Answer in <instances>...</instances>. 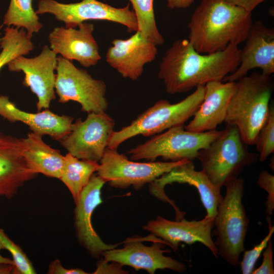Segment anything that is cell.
Here are the masks:
<instances>
[{"label": "cell", "mask_w": 274, "mask_h": 274, "mask_svg": "<svg viewBox=\"0 0 274 274\" xmlns=\"http://www.w3.org/2000/svg\"><path fill=\"white\" fill-rule=\"evenodd\" d=\"M4 249V247L0 242V252L2 250ZM0 263L10 264L13 266L14 262L12 259L3 256L0 253Z\"/></svg>", "instance_id": "38"}, {"label": "cell", "mask_w": 274, "mask_h": 274, "mask_svg": "<svg viewBox=\"0 0 274 274\" xmlns=\"http://www.w3.org/2000/svg\"><path fill=\"white\" fill-rule=\"evenodd\" d=\"M57 60L55 89L58 101H76L87 113L106 112L109 103L105 82L93 78L86 70L77 67L60 55Z\"/></svg>", "instance_id": "9"}, {"label": "cell", "mask_w": 274, "mask_h": 274, "mask_svg": "<svg viewBox=\"0 0 274 274\" xmlns=\"http://www.w3.org/2000/svg\"><path fill=\"white\" fill-rule=\"evenodd\" d=\"M245 41L238 66L223 82H235L254 68L268 76L274 73V29L261 21L253 22Z\"/></svg>", "instance_id": "19"}, {"label": "cell", "mask_w": 274, "mask_h": 274, "mask_svg": "<svg viewBox=\"0 0 274 274\" xmlns=\"http://www.w3.org/2000/svg\"><path fill=\"white\" fill-rule=\"evenodd\" d=\"M269 166L270 167V168L273 170H274V168H273V156H272V158H271V160H270V164H269Z\"/></svg>", "instance_id": "39"}, {"label": "cell", "mask_w": 274, "mask_h": 274, "mask_svg": "<svg viewBox=\"0 0 274 274\" xmlns=\"http://www.w3.org/2000/svg\"><path fill=\"white\" fill-rule=\"evenodd\" d=\"M236 126L226 124L220 135L200 150L196 159L211 182L221 188L256 162L258 154L249 151Z\"/></svg>", "instance_id": "6"}, {"label": "cell", "mask_w": 274, "mask_h": 274, "mask_svg": "<svg viewBox=\"0 0 274 274\" xmlns=\"http://www.w3.org/2000/svg\"><path fill=\"white\" fill-rule=\"evenodd\" d=\"M226 2L241 8L248 12L252 11L259 4L267 0H224Z\"/></svg>", "instance_id": "35"}, {"label": "cell", "mask_w": 274, "mask_h": 274, "mask_svg": "<svg viewBox=\"0 0 274 274\" xmlns=\"http://www.w3.org/2000/svg\"><path fill=\"white\" fill-rule=\"evenodd\" d=\"M266 219L268 224L269 229L267 234L252 249L244 251L243 259L239 262L241 269L243 274H252L255 269V266L257 260L266 246L268 241L270 238H271L274 232V226L272 225L269 216L267 215Z\"/></svg>", "instance_id": "30"}, {"label": "cell", "mask_w": 274, "mask_h": 274, "mask_svg": "<svg viewBox=\"0 0 274 274\" xmlns=\"http://www.w3.org/2000/svg\"><path fill=\"white\" fill-rule=\"evenodd\" d=\"M235 82L224 122L237 127L248 146L255 145L269 114L273 80L270 76L255 72Z\"/></svg>", "instance_id": "3"}, {"label": "cell", "mask_w": 274, "mask_h": 274, "mask_svg": "<svg viewBox=\"0 0 274 274\" xmlns=\"http://www.w3.org/2000/svg\"><path fill=\"white\" fill-rule=\"evenodd\" d=\"M252 23L251 13L224 0H202L188 24V41L200 53L221 51L244 42Z\"/></svg>", "instance_id": "2"}, {"label": "cell", "mask_w": 274, "mask_h": 274, "mask_svg": "<svg viewBox=\"0 0 274 274\" xmlns=\"http://www.w3.org/2000/svg\"><path fill=\"white\" fill-rule=\"evenodd\" d=\"M0 115L11 122L19 121L28 125L32 132L38 135H49L60 141L71 130L74 118L58 115L48 109L31 113L17 108L7 96H0Z\"/></svg>", "instance_id": "22"}, {"label": "cell", "mask_w": 274, "mask_h": 274, "mask_svg": "<svg viewBox=\"0 0 274 274\" xmlns=\"http://www.w3.org/2000/svg\"><path fill=\"white\" fill-rule=\"evenodd\" d=\"M37 14L53 15L64 23L65 27H77L88 20H106L126 27L129 32L138 30V23L133 11L129 5L116 8L97 0H82L75 3L64 4L55 0H40Z\"/></svg>", "instance_id": "10"}, {"label": "cell", "mask_w": 274, "mask_h": 274, "mask_svg": "<svg viewBox=\"0 0 274 274\" xmlns=\"http://www.w3.org/2000/svg\"><path fill=\"white\" fill-rule=\"evenodd\" d=\"M94 29V25L87 22L77 27H55L48 36L49 47L56 55L85 67L94 66L101 58Z\"/></svg>", "instance_id": "17"}, {"label": "cell", "mask_w": 274, "mask_h": 274, "mask_svg": "<svg viewBox=\"0 0 274 274\" xmlns=\"http://www.w3.org/2000/svg\"><path fill=\"white\" fill-rule=\"evenodd\" d=\"M136 16L138 30L157 46L162 45L164 40L156 23L153 8L154 0H129Z\"/></svg>", "instance_id": "27"}, {"label": "cell", "mask_w": 274, "mask_h": 274, "mask_svg": "<svg viewBox=\"0 0 274 274\" xmlns=\"http://www.w3.org/2000/svg\"><path fill=\"white\" fill-rule=\"evenodd\" d=\"M188 160L136 162L129 160L117 149L107 148L99 162L96 172L112 187L124 189L131 186L139 191L146 184Z\"/></svg>", "instance_id": "8"}, {"label": "cell", "mask_w": 274, "mask_h": 274, "mask_svg": "<svg viewBox=\"0 0 274 274\" xmlns=\"http://www.w3.org/2000/svg\"><path fill=\"white\" fill-rule=\"evenodd\" d=\"M173 183L188 184L196 188L207 212L206 217L214 218L223 196L221 189L216 187L202 170L195 169L192 161L188 160L150 183L149 191L157 198L170 203L176 212L179 211L174 202L164 192L165 186Z\"/></svg>", "instance_id": "14"}, {"label": "cell", "mask_w": 274, "mask_h": 274, "mask_svg": "<svg viewBox=\"0 0 274 274\" xmlns=\"http://www.w3.org/2000/svg\"><path fill=\"white\" fill-rule=\"evenodd\" d=\"M204 98L193 118L185 126L186 130L202 132L216 129L225 121L236 82L213 81L205 85Z\"/></svg>", "instance_id": "21"}, {"label": "cell", "mask_w": 274, "mask_h": 274, "mask_svg": "<svg viewBox=\"0 0 274 274\" xmlns=\"http://www.w3.org/2000/svg\"><path fill=\"white\" fill-rule=\"evenodd\" d=\"M204 93V86H200L178 102L171 104L166 99L157 101L129 124L118 131L114 130L107 148L117 149L122 143L136 135L150 136L172 127L184 124L200 106Z\"/></svg>", "instance_id": "5"}, {"label": "cell", "mask_w": 274, "mask_h": 274, "mask_svg": "<svg viewBox=\"0 0 274 274\" xmlns=\"http://www.w3.org/2000/svg\"><path fill=\"white\" fill-rule=\"evenodd\" d=\"M57 64V55L49 46L45 45L39 55L32 58L19 56L8 64L10 72H22L23 82L38 98V111L47 109L55 98V81Z\"/></svg>", "instance_id": "12"}, {"label": "cell", "mask_w": 274, "mask_h": 274, "mask_svg": "<svg viewBox=\"0 0 274 274\" xmlns=\"http://www.w3.org/2000/svg\"><path fill=\"white\" fill-rule=\"evenodd\" d=\"M224 186L225 195L218 206L212 233L216 236L214 242L218 255L228 264L236 266L239 264L241 254L245 251L250 223L242 202L245 180L237 177Z\"/></svg>", "instance_id": "4"}, {"label": "cell", "mask_w": 274, "mask_h": 274, "mask_svg": "<svg viewBox=\"0 0 274 274\" xmlns=\"http://www.w3.org/2000/svg\"><path fill=\"white\" fill-rule=\"evenodd\" d=\"M122 248H114L104 252L102 256L108 261H115L121 265L132 267L135 270L144 269L154 274L157 269H169L183 273L187 266L183 263L164 255L170 252L163 250L162 241H154L151 246L144 245L140 238H128L123 242Z\"/></svg>", "instance_id": "13"}, {"label": "cell", "mask_w": 274, "mask_h": 274, "mask_svg": "<svg viewBox=\"0 0 274 274\" xmlns=\"http://www.w3.org/2000/svg\"><path fill=\"white\" fill-rule=\"evenodd\" d=\"M170 9H186L190 7L195 0H164Z\"/></svg>", "instance_id": "36"}, {"label": "cell", "mask_w": 274, "mask_h": 274, "mask_svg": "<svg viewBox=\"0 0 274 274\" xmlns=\"http://www.w3.org/2000/svg\"><path fill=\"white\" fill-rule=\"evenodd\" d=\"M214 219L205 216L203 219L198 221H187L184 218L171 221L157 216L155 219L150 220L143 228L162 239L174 251L178 250L181 242L188 245L199 242L218 258V250L212 236Z\"/></svg>", "instance_id": "15"}, {"label": "cell", "mask_w": 274, "mask_h": 274, "mask_svg": "<svg viewBox=\"0 0 274 274\" xmlns=\"http://www.w3.org/2000/svg\"><path fill=\"white\" fill-rule=\"evenodd\" d=\"M263 260L261 265L255 269L252 274H273V251L272 241L270 238L263 251Z\"/></svg>", "instance_id": "32"}, {"label": "cell", "mask_w": 274, "mask_h": 274, "mask_svg": "<svg viewBox=\"0 0 274 274\" xmlns=\"http://www.w3.org/2000/svg\"><path fill=\"white\" fill-rule=\"evenodd\" d=\"M123 266L115 261H108L104 258H101L96 263V270L93 273H128L127 271L124 270Z\"/></svg>", "instance_id": "33"}, {"label": "cell", "mask_w": 274, "mask_h": 274, "mask_svg": "<svg viewBox=\"0 0 274 274\" xmlns=\"http://www.w3.org/2000/svg\"><path fill=\"white\" fill-rule=\"evenodd\" d=\"M42 136L31 132L23 138L24 159L33 173L59 179L64 167V156L46 144Z\"/></svg>", "instance_id": "23"}, {"label": "cell", "mask_w": 274, "mask_h": 274, "mask_svg": "<svg viewBox=\"0 0 274 274\" xmlns=\"http://www.w3.org/2000/svg\"><path fill=\"white\" fill-rule=\"evenodd\" d=\"M1 33L0 32V43H1V39H2V37H1Z\"/></svg>", "instance_id": "40"}, {"label": "cell", "mask_w": 274, "mask_h": 274, "mask_svg": "<svg viewBox=\"0 0 274 274\" xmlns=\"http://www.w3.org/2000/svg\"><path fill=\"white\" fill-rule=\"evenodd\" d=\"M115 125L114 119L106 112L89 113L84 120L79 118L73 123L69 133L59 141L72 155L99 162Z\"/></svg>", "instance_id": "11"}, {"label": "cell", "mask_w": 274, "mask_h": 274, "mask_svg": "<svg viewBox=\"0 0 274 274\" xmlns=\"http://www.w3.org/2000/svg\"><path fill=\"white\" fill-rule=\"evenodd\" d=\"M48 273L49 274H86L82 269L77 268H65L58 259L54 260L49 265Z\"/></svg>", "instance_id": "34"}, {"label": "cell", "mask_w": 274, "mask_h": 274, "mask_svg": "<svg viewBox=\"0 0 274 274\" xmlns=\"http://www.w3.org/2000/svg\"><path fill=\"white\" fill-rule=\"evenodd\" d=\"M23 150V138L0 134V196L11 199L37 175L28 168Z\"/></svg>", "instance_id": "20"}, {"label": "cell", "mask_w": 274, "mask_h": 274, "mask_svg": "<svg viewBox=\"0 0 274 274\" xmlns=\"http://www.w3.org/2000/svg\"><path fill=\"white\" fill-rule=\"evenodd\" d=\"M31 39L23 28L6 26L0 43V70L16 57L33 50L35 46Z\"/></svg>", "instance_id": "26"}, {"label": "cell", "mask_w": 274, "mask_h": 274, "mask_svg": "<svg viewBox=\"0 0 274 274\" xmlns=\"http://www.w3.org/2000/svg\"><path fill=\"white\" fill-rule=\"evenodd\" d=\"M0 242L4 249L8 251L12 256L14 274H34L36 271L31 262L20 247L14 243L0 228Z\"/></svg>", "instance_id": "29"}, {"label": "cell", "mask_w": 274, "mask_h": 274, "mask_svg": "<svg viewBox=\"0 0 274 274\" xmlns=\"http://www.w3.org/2000/svg\"><path fill=\"white\" fill-rule=\"evenodd\" d=\"M240 54L235 44L221 51L202 54L188 40L178 39L162 58L158 76L168 93H186L210 81H222L238 66Z\"/></svg>", "instance_id": "1"}, {"label": "cell", "mask_w": 274, "mask_h": 274, "mask_svg": "<svg viewBox=\"0 0 274 274\" xmlns=\"http://www.w3.org/2000/svg\"><path fill=\"white\" fill-rule=\"evenodd\" d=\"M106 61L124 78L135 81L142 75L144 66L155 60L157 45L139 31L127 39L112 41Z\"/></svg>", "instance_id": "18"}, {"label": "cell", "mask_w": 274, "mask_h": 274, "mask_svg": "<svg viewBox=\"0 0 274 274\" xmlns=\"http://www.w3.org/2000/svg\"><path fill=\"white\" fill-rule=\"evenodd\" d=\"M221 132L215 129L196 132L186 130L184 124L177 125L153 135L145 143L130 149L127 153L132 160L154 161L160 157L171 161H193L197 158L199 151L207 148Z\"/></svg>", "instance_id": "7"}, {"label": "cell", "mask_w": 274, "mask_h": 274, "mask_svg": "<svg viewBox=\"0 0 274 274\" xmlns=\"http://www.w3.org/2000/svg\"><path fill=\"white\" fill-rule=\"evenodd\" d=\"M260 162L264 161L274 152V106H269L267 118L260 130L255 145Z\"/></svg>", "instance_id": "28"}, {"label": "cell", "mask_w": 274, "mask_h": 274, "mask_svg": "<svg viewBox=\"0 0 274 274\" xmlns=\"http://www.w3.org/2000/svg\"><path fill=\"white\" fill-rule=\"evenodd\" d=\"M257 184L267 193L265 202V213L270 216L272 215L274 210V176L268 171L263 170L259 173Z\"/></svg>", "instance_id": "31"}, {"label": "cell", "mask_w": 274, "mask_h": 274, "mask_svg": "<svg viewBox=\"0 0 274 274\" xmlns=\"http://www.w3.org/2000/svg\"><path fill=\"white\" fill-rule=\"evenodd\" d=\"M3 24L6 26L23 28L30 37L43 26L32 7V0H11Z\"/></svg>", "instance_id": "25"}, {"label": "cell", "mask_w": 274, "mask_h": 274, "mask_svg": "<svg viewBox=\"0 0 274 274\" xmlns=\"http://www.w3.org/2000/svg\"><path fill=\"white\" fill-rule=\"evenodd\" d=\"M13 266L10 264L0 263V274L13 273Z\"/></svg>", "instance_id": "37"}, {"label": "cell", "mask_w": 274, "mask_h": 274, "mask_svg": "<svg viewBox=\"0 0 274 274\" xmlns=\"http://www.w3.org/2000/svg\"><path fill=\"white\" fill-rule=\"evenodd\" d=\"M106 182L93 175L75 202V228L81 245L94 258H98L105 251L116 248L119 244L105 243L94 229L91 217L94 210L101 203V190Z\"/></svg>", "instance_id": "16"}, {"label": "cell", "mask_w": 274, "mask_h": 274, "mask_svg": "<svg viewBox=\"0 0 274 274\" xmlns=\"http://www.w3.org/2000/svg\"><path fill=\"white\" fill-rule=\"evenodd\" d=\"M98 166V162L80 159L68 153L64 156V167L59 179L70 190L75 202Z\"/></svg>", "instance_id": "24"}]
</instances>
